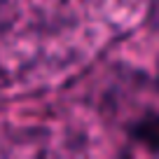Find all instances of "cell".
I'll list each match as a JSON object with an SVG mask.
<instances>
[{
  "label": "cell",
  "mask_w": 159,
  "mask_h": 159,
  "mask_svg": "<svg viewBox=\"0 0 159 159\" xmlns=\"http://www.w3.org/2000/svg\"><path fill=\"white\" fill-rule=\"evenodd\" d=\"M131 138L134 143L148 148L150 152H159V112H148L138 122H134Z\"/></svg>",
  "instance_id": "2"
},
{
  "label": "cell",
  "mask_w": 159,
  "mask_h": 159,
  "mask_svg": "<svg viewBox=\"0 0 159 159\" xmlns=\"http://www.w3.org/2000/svg\"><path fill=\"white\" fill-rule=\"evenodd\" d=\"M148 26L159 35V0H148Z\"/></svg>",
  "instance_id": "3"
},
{
  "label": "cell",
  "mask_w": 159,
  "mask_h": 159,
  "mask_svg": "<svg viewBox=\"0 0 159 159\" xmlns=\"http://www.w3.org/2000/svg\"><path fill=\"white\" fill-rule=\"evenodd\" d=\"M35 28L16 14L0 12V89L10 87L35 63Z\"/></svg>",
  "instance_id": "1"
}]
</instances>
